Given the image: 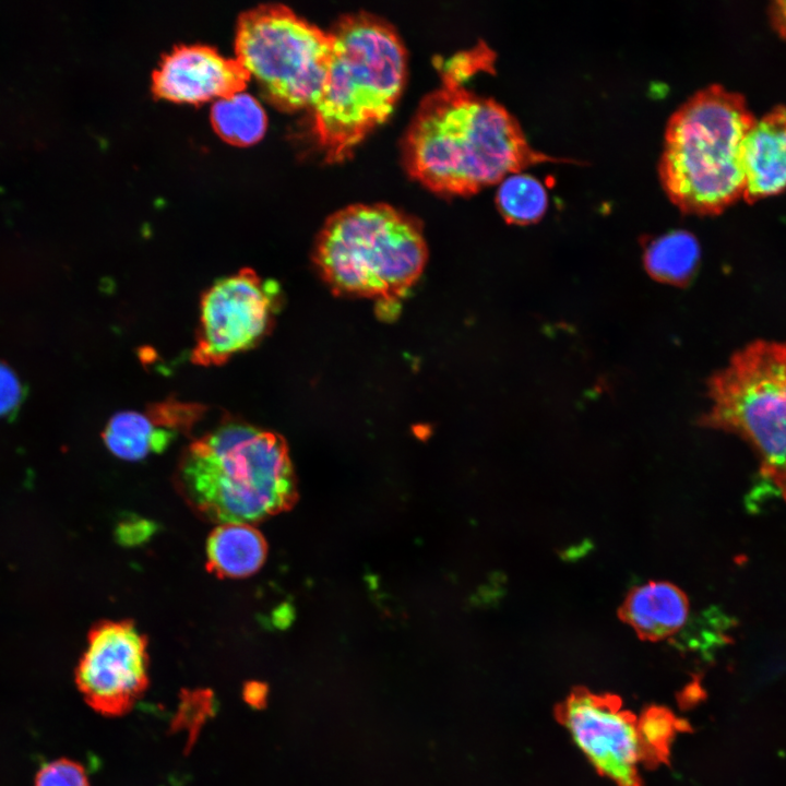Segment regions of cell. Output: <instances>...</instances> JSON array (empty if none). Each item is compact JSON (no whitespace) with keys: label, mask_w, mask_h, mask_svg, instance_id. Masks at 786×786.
Wrapping results in <instances>:
<instances>
[{"label":"cell","mask_w":786,"mask_h":786,"mask_svg":"<svg viewBox=\"0 0 786 786\" xmlns=\"http://www.w3.org/2000/svg\"><path fill=\"white\" fill-rule=\"evenodd\" d=\"M707 397L700 425L745 440L786 501V342L758 340L737 350L708 379Z\"/></svg>","instance_id":"6"},{"label":"cell","mask_w":786,"mask_h":786,"mask_svg":"<svg viewBox=\"0 0 786 786\" xmlns=\"http://www.w3.org/2000/svg\"><path fill=\"white\" fill-rule=\"evenodd\" d=\"M178 434L168 424L157 403L144 410L114 414L103 432L107 449L126 461H139L151 453L163 452Z\"/></svg>","instance_id":"14"},{"label":"cell","mask_w":786,"mask_h":786,"mask_svg":"<svg viewBox=\"0 0 786 786\" xmlns=\"http://www.w3.org/2000/svg\"><path fill=\"white\" fill-rule=\"evenodd\" d=\"M21 398V386L10 368L0 362V415L12 410Z\"/></svg>","instance_id":"22"},{"label":"cell","mask_w":786,"mask_h":786,"mask_svg":"<svg viewBox=\"0 0 786 786\" xmlns=\"http://www.w3.org/2000/svg\"><path fill=\"white\" fill-rule=\"evenodd\" d=\"M250 74L236 58L205 45H181L165 55L152 76L156 96L199 104L241 92Z\"/></svg>","instance_id":"11"},{"label":"cell","mask_w":786,"mask_h":786,"mask_svg":"<svg viewBox=\"0 0 786 786\" xmlns=\"http://www.w3.org/2000/svg\"><path fill=\"white\" fill-rule=\"evenodd\" d=\"M243 696L251 706L262 707L267 698V688L262 682H249L245 687Z\"/></svg>","instance_id":"23"},{"label":"cell","mask_w":786,"mask_h":786,"mask_svg":"<svg viewBox=\"0 0 786 786\" xmlns=\"http://www.w3.org/2000/svg\"><path fill=\"white\" fill-rule=\"evenodd\" d=\"M211 122L224 141L237 146H247L264 135L267 118L260 102L241 91L214 102Z\"/></svg>","instance_id":"17"},{"label":"cell","mask_w":786,"mask_h":786,"mask_svg":"<svg viewBox=\"0 0 786 786\" xmlns=\"http://www.w3.org/2000/svg\"><path fill=\"white\" fill-rule=\"evenodd\" d=\"M176 478L188 503L218 524L262 521L296 497L284 439L231 416L189 444Z\"/></svg>","instance_id":"2"},{"label":"cell","mask_w":786,"mask_h":786,"mask_svg":"<svg viewBox=\"0 0 786 786\" xmlns=\"http://www.w3.org/2000/svg\"><path fill=\"white\" fill-rule=\"evenodd\" d=\"M441 70L442 85L422 98L403 140L404 165L427 188L472 194L533 165L575 163L534 148L504 106Z\"/></svg>","instance_id":"1"},{"label":"cell","mask_w":786,"mask_h":786,"mask_svg":"<svg viewBox=\"0 0 786 786\" xmlns=\"http://www.w3.org/2000/svg\"><path fill=\"white\" fill-rule=\"evenodd\" d=\"M700 260L696 238L686 230H671L653 239L644 252L648 274L663 283L681 285L695 272Z\"/></svg>","instance_id":"16"},{"label":"cell","mask_w":786,"mask_h":786,"mask_svg":"<svg viewBox=\"0 0 786 786\" xmlns=\"http://www.w3.org/2000/svg\"><path fill=\"white\" fill-rule=\"evenodd\" d=\"M496 203L508 223L528 225L544 216L548 194L545 186L534 176L514 172L499 182Z\"/></svg>","instance_id":"18"},{"label":"cell","mask_w":786,"mask_h":786,"mask_svg":"<svg viewBox=\"0 0 786 786\" xmlns=\"http://www.w3.org/2000/svg\"><path fill=\"white\" fill-rule=\"evenodd\" d=\"M556 717L602 776L616 786H643L638 717L620 698L576 688L556 707Z\"/></svg>","instance_id":"9"},{"label":"cell","mask_w":786,"mask_h":786,"mask_svg":"<svg viewBox=\"0 0 786 786\" xmlns=\"http://www.w3.org/2000/svg\"><path fill=\"white\" fill-rule=\"evenodd\" d=\"M145 636L130 621H105L88 635L75 682L96 712L121 715L129 711L148 683Z\"/></svg>","instance_id":"10"},{"label":"cell","mask_w":786,"mask_h":786,"mask_svg":"<svg viewBox=\"0 0 786 786\" xmlns=\"http://www.w3.org/2000/svg\"><path fill=\"white\" fill-rule=\"evenodd\" d=\"M754 121L745 97L718 84L699 90L670 115L658 177L682 213L718 215L742 199V143Z\"/></svg>","instance_id":"4"},{"label":"cell","mask_w":786,"mask_h":786,"mask_svg":"<svg viewBox=\"0 0 786 786\" xmlns=\"http://www.w3.org/2000/svg\"><path fill=\"white\" fill-rule=\"evenodd\" d=\"M212 707V700L209 692H193L184 696L180 706L177 725H182L190 733L201 724L209 715Z\"/></svg>","instance_id":"21"},{"label":"cell","mask_w":786,"mask_h":786,"mask_svg":"<svg viewBox=\"0 0 786 786\" xmlns=\"http://www.w3.org/2000/svg\"><path fill=\"white\" fill-rule=\"evenodd\" d=\"M330 32V66L311 109L325 158L338 162L392 112L405 81L406 50L390 23L364 11L343 15Z\"/></svg>","instance_id":"3"},{"label":"cell","mask_w":786,"mask_h":786,"mask_svg":"<svg viewBox=\"0 0 786 786\" xmlns=\"http://www.w3.org/2000/svg\"><path fill=\"white\" fill-rule=\"evenodd\" d=\"M281 289L252 269L222 277L203 291L191 361L202 367L226 364L255 347L270 332Z\"/></svg>","instance_id":"8"},{"label":"cell","mask_w":786,"mask_h":786,"mask_svg":"<svg viewBox=\"0 0 786 786\" xmlns=\"http://www.w3.org/2000/svg\"><path fill=\"white\" fill-rule=\"evenodd\" d=\"M745 191L752 204L786 190V107L776 106L754 121L742 143Z\"/></svg>","instance_id":"12"},{"label":"cell","mask_w":786,"mask_h":786,"mask_svg":"<svg viewBox=\"0 0 786 786\" xmlns=\"http://www.w3.org/2000/svg\"><path fill=\"white\" fill-rule=\"evenodd\" d=\"M34 786H90L82 764L70 759H58L40 767Z\"/></svg>","instance_id":"20"},{"label":"cell","mask_w":786,"mask_h":786,"mask_svg":"<svg viewBox=\"0 0 786 786\" xmlns=\"http://www.w3.org/2000/svg\"><path fill=\"white\" fill-rule=\"evenodd\" d=\"M209 569L219 576L245 577L258 571L266 557V543L251 524L225 523L210 535Z\"/></svg>","instance_id":"15"},{"label":"cell","mask_w":786,"mask_h":786,"mask_svg":"<svg viewBox=\"0 0 786 786\" xmlns=\"http://www.w3.org/2000/svg\"><path fill=\"white\" fill-rule=\"evenodd\" d=\"M682 730H689V725L677 718L668 708L662 706L645 708L638 717L642 764L652 769L666 762L676 734Z\"/></svg>","instance_id":"19"},{"label":"cell","mask_w":786,"mask_h":786,"mask_svg":"<svg viewBox=\"0 0 786 786\" xmlns=\"http://www.w3.org/2000/svg\"><path fill=\"white\" fill-rule=\"evenodd\" d=\"M332 49L330 31L283 4H261L237 21L236 59L262 96L282 110L312 107L324 85Z\"/></svg>","instance_id":"7"},{"label":"cell","mask_w":786,"mask_h":786,"mask_svg":"<svg viewBox=\"0 0 786 786\" xmlns=\"http://www.w3.org/2000/svg\"><path fill=\"white\" fill-rule=\"evenodd\" d=\"M619 616L641 639L671 641L689 620V600L676 585L652 581L631 590Z\"/></svg>","instance_id":"13"},{"label":"cell","mask_w":786,"mask_h":786,"mask_svg":"<svg viewBox=\"0 0 786 786\" xmlns=\"http://www.w3.org/2000/svg\"><path fill=\"white\" fill-rule=\"evenodd\" d=\"M770 20L779 36L786 39V0H778L771 4Z\"/></svg>","instance_id":"24"},{"label":"cell","mask_w":786,"mask_h":786,"mask_svg":"<svg viewBox=\"0 0 786 786\" xmlns=\"http://www.w3.org/2000/svg\"><path fill=\"white\" fill-rule=\"evenodd\" d=\"M313 253L333 291L386 303L414 285L428 255L419 223L386 203H356L333 213Z\"/></svg>","instance_id":"5"}]
</instances>
